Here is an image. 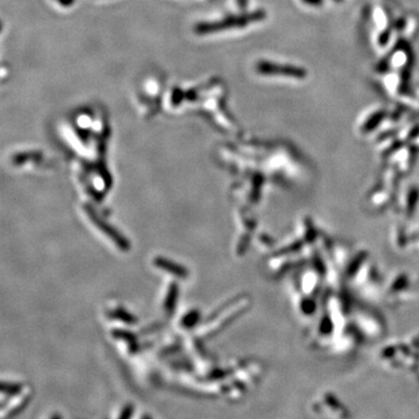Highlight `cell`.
<instances>
[{"mask_svg": "<svg viewBox=\"0 0 419 419\" xmlns=\"http://www.w3.org/2000/svg\"><path fill=\"white\" fill-rule=\"evenodd\" d=\"M304 1H307V2H309V4H314V5H318V4H320V2H321V0H304Z\"/></svg>", "mask_w": 419, "mask_h": 419, "instance_id": "obj_2", "label": "cell"}, {"mask_svg": "<svg viewBox=\"0 0 419 419\" xmlns=\"http://www.w3.org/2000/svg\"><path fill=\"white\" fill-rule=\"evenodd\" d=\"M257 71L266 76H282L295 78V80H303L307 77V71L302 68L293 67V65H282L271 63V62H260L257 64Z\"/></svg>", "mask_w": 419, "mask_h": 419, "instance_id": "obj_1", "label": "cell"}]
</instances>
